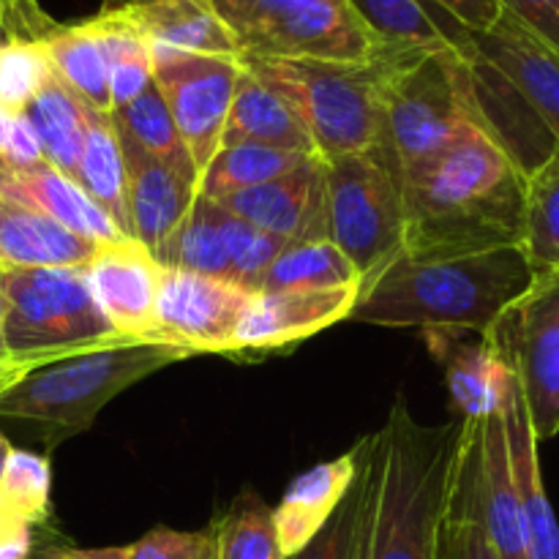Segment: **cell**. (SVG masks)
Segmentation results:
<instances>
[{
	"label": "cell",
	"instance_id": "3",
	"mask_svg": "<svg viewBox=\"0 0 559 559\" xmlns=\"http://www.w3.org/2000/svg\"><path fill=\"white\" fill-rule=\"evenodd\" d=\"M377 435L369 559H437L464 420L420 424L399 393Z\"/></svg>",
	"mask_w": 559,
	"mask_h": 559
},
{
	"label": "cell",
	"instance_id": "12",
	"mask_svg": "<svg viewBox=\"0 0 559 559\" xmlns=\"http://www.w3.org/2000/svg\"><path fill=\"white\" fill-rule=\"evenodd\" d=\"M254 289L224 276L162 267L151 342L173 344L189 355H229Z\"/></svg>",
	"mask_w": 559,
	"mask_h": 559
},
{
	"label": "cell",
	"instance_id": "39",
	"mask_svg": "<svg viewBox=\"0 0 559 559\" xmlns=\"http://www.w3.org/2000/svg\"><path fill=\"white\" fill-rule=\"evenodd\" d=\"M522 249L535 273L559 271V151L527 175Z\"/></svg>",
	"mask_w": 559,
	"mask_h": 559
},
{
	"label": "cell",
	"instance_id": "11",
	"mask_svg": "<svg viewBox=\"0 0 559 559\" xmlns=\"http://www.w3.org/2000/svg\"><path fill=\"white\" fill-rule=\"evenodd\" d=\"M491 336L502 344L522 385L538 440L559 435V271L535 273Z\"/></svg>",
	"mask_w": 559,
	"mask_h": 559
},
{
	"label": "cell",
	"instance_id": "49",
	"mask_svg": "<svg viewBox=\"0 0 559 559\" xmlns=\"http://www.w3.org/2000/svg\"><path fill=\"white\" fill-rule=\"evenodd\" d=\"M11 120H14V115L5 112V109L0 107V153H3L5 136H9V129H11Z\"/></svg>",
	"mask_w": 559,
	"mask_h": 559
},
{
	"label": "cell",
	"instance_id": "48",
	"mask_svg": "<svg viewBox=\"0 0 559 559\" xmlns=\"http://www.w3.org/2000/svg\"><path fill=\"white\" fill-rule=\"evenodd\" d=\"M38 366L27 364V360H16V358H0V396H3L5 391H9L11 385H16V382L22 380V377H27L31 371H36Z\"/></svg>",
	"mask_w": 559,
	"mask_h": 559
},
{
	"label": "cell",
	"instance_id": "25",
	"mask_svg": "<svg viewBox=\"0 0 559 559\" xmlns=\"http://www.w3.org/2000/svg\"><path fill=\"white\" fill-rule=\"evenodd\" d=\"M382 52H440L462 47L469 31L437 20L426 0H347Z\"/></svg>",
	"mask_w": 559,
	"mask_h": 559
},
{
	"label": "cell",
	"instance_id": "28",
	"mask_svg": "<svg viewBox=\"0 0 559 559\" xmlns=\"http://www.w3.org/2000/svg\"><path fill=\"white\" fill-rule=\"evenodd\" d=\"M224 140H254L262 142V145L282 147V151L317 156L314 142H311L309 131L300 123L298 115H295V109L276 91H271L265 82L257 80L246 66L240 71L238 87H235L222 142Z\"/></svg>",
	"mask_w": 559,
	"mask_h": 559
},
{
	"label": "cell",
	"instance_id": "21",
	"mask_svg": "<svg viewBox=\"0 0 559 559\" xmlns=\"http://www.w3.org/2000/svg\"><path fill=\"white\" fill-rule=\"evenodd\" d=\"M355 473H358V445L349 448L344 456L314 464L287 486L282 502L273 508V522H276L284 559L298 555L325 527V522L353 486Z\"/></svg>",
	"mask_w": 559,
	"mask_h": 559
},
{
	"label": "cell",
	"instance_id": "30",
	"mask_svg": "<svg viewBox=\"0 0 559 559\" xmlns=\"http://www.w3.org/2000/svg\"><path fill=\"white\" fill-rule=\"evenodd\" d=\"M314 162H320V158L262 145L254 140H224L211 164L202 169L200 180H197V194L207 197V200H222L235 191L298 173Z\"/></svg>",
	"mask_w": 559,
	"mask_h": 559
},
{
	"label": "cell",
	"instance_id": "36",
	"mask_svg": "<svg viewBox=\"0 0 559 559\" xmlns=\"http://www.w3.org/2000/svg\"><path fill=\"white\" fill-rule=\"evenodd\" d=\"M162 267L205 273V276H229L227 249L216 218V202L197 194L194 205L183 222L173 229L167 240L153 251Z\"/></svg>",
	"mask_w": 559,
	"mask_h": 559
},
{
	"label": "cell",
	"instance_id": "44",
	"mask_svg": "<svg viewBox=\"0 0 559 559\" xmlns=\"http://www.w3.org/2000/svg\"><path fill=\"white\" fill-rule=\"evenodd\" d=\"M513 22L559 58V0H497Z\"/></svg>",
	"mask_w": 559,
	"mask_h": 559
},
{
	"label": "cell",
	"instance_id": "16",
	"mask_svg": "<svg viewBox=\"0 0 559 559\" xmlns=\"http://www.w3.org/2000/svg\"><path fill=\"white\" fill-rule=\"evenodd\" d=\"M469 49L495 66L524 96L559 151V58L502 11L484 33H469Z\"/></svg>",
	"mask_w": 559,
	"mask_h": 559
},
{
	"label": "cell",
	"instance_id": "7",
	"mask_svg": "<svg viewBox=\"0 0 559 559\" xmlns=\"http://www.w3.org/2000/svg\"><path fill=\"white\" fill-rule=\"evenodd\" d=\"M385 147L399 178L451 145L475 120L469 58L459 47L440 52H382Z\"/></svg>",
	"mask_w": 559,
	"mask_h": 559
},
{
	"label": "cell",
	"instance_id": "14",
	"mask_svg": "<svg viewBox=\"0 0 559 559\" xmlns=\"http://www.w3.org/2000/svg\"><path fill=\"white\" fill-rule=\"evenodd\" d=\"M426 344L445 374L448 393L456 418L486 420L502 413L508 388L513 382V364L495 336L462 328H429Z\"/></svg>",
	"mask_w": 559,
	"mask_h": 559
},
{
	"label": "cell",
	"instance_id": "50",
	"mask_svg": "<svg viewBox=\"0 0 559 559\" xmlns=\"http://www.w3.org/2000/svg\"><path fill=\"white\" fill-rule=\"evenodd\" d=\"M9 453H11V442L5 440V435L0 431V478H3V469H5V462H9Z\"/></svg>",
	"mask_w": 559,
	"mask_h": 559
},
{
	"label": "cell",
	"instance_id": "51",
	"mask_svg": "<svg viewBox=\"0 0 559 559\" xmlns=\"http://www.w3.org/2000/svg\"><path fill=\"white\" fill-rule=\"evenodd\" d=\"M0 358H11L5 349V331H3V293H0Z\"/></svg>",
	"mask_w": 559,
	"mask_h": 559
},
{
	"label": "cell",
	"instance_id": "1",
	"mask_svg": "<svg viewBox=\"0 0 559 559\" xmlns=\"http://www.w3.org/2000/svg\"><path fill=\"white\" fill-rule=\"evenodd\" d=\"M404 254L459 257L522 246L527 175L478 123L402 175Z\"/></svg>",
	"mask_w": 559,
	"mask_h": 559
},
{
	"label": "cell",
	"instance_id": "17",
	"mask_svg": "<svg viewBox=\"0 0 559 559\" xmlns=\"http://www.w3.org/2000/svg\"><path fill=\"white\" fill-rule=\"evenodd\" d=\"M213 202H218L233 216L249 222L251 227L262 229L273 238L287 240V243L325 238L322 162Z\"/></svg>",
	"mask_w": 559,
	"mask_h": 559
},
{
	"label": "cell",
	"instance_id": "26",
	"mask_svg": "<svg viewBox=\"0 0 559 559\" xmlns=\"http://www.w3.org/2000/svg\"><path fill=\"white\" fill-rule=\"evenodd\" d=\"M437 559H497L480 506V420H464V440L442 519Z\"/></svg>",
	"mask_w": 559,
	"mask_h": 559
},
{
	"label": "cell",
	"instance_id": "38",
	"mask_svg": "<svg viewBox=\"0 0 559 559\" xmlns=\"http://www.w3.org/2000/svg\"><path fill=\"white\" fill-rule=\"evenodd\" d=\"M211 527L213 559H284L273 508L257 491H240Z\"/></svg>",
	"mask_w": 559,
	"mask_h": 559
},
{
	"label": "cell",
	"instance_id": "4",
	"mask_svg": "<svg viewBox=\"0 0 559 559\" xmlns=\"http://www.w3.org/2000/svg\"><path fill=\"white\" fill-rule=\"evenodd\" d=\"M191 358L162 342H123L91 349L22 377L0 396V420L25 431L38 453L85 435L104 407L145 377Z\"/></svg>",
	"mask_w": 559,
	"mask_h": 559
},
{
	"label": "cell",
	"instance_id": "10",
	"mask_svg": "<svg viewBox=\"0 0 559 559\" xmlns=\"http://www.w3.org/2000/svg\"><path fill=\"white\" fill-rule=\"evenodd\" d=\"M153 82L167 102L197 175L211 164L227 129L243 63L229 55L183 52L151 44Z\"/></svg>",
	"mask_w": 559,
	"mask_h": 559
},
{
	"label": "cell",
	"instance_id": "5",
	"mask_svg": "<svg viewBox=\"0 0 559 559\" xmlns=\"http://www.w3.org/2000/svg\"><path fill=\"white\" fill-rule=\"evenodd\" d=\"M276 91L309 131L320 158L385 145L382 52L369 63L331 60H240Z\"/></svg>",
	"mask_w": 559,
	"mask_h": 559
},
{
	"label": "cell",
	"instance_id": "47",
	"mask_svg": "<svg viewBox=\"0 0 559 559\" xmlns=\"http://www.w3.org/2000/svg\"><path fill=\"white\" fill-rule=\"evenodd\" d=\"M44 538H49L47 530H36L0 513V559H31Z\"/></svg>",
	"mask_w": 559,
	"mask_h": 559
},
{
	"label": "cell",
	"instance_id": "41",
	"mask_svg": "<svg viewBox=\"0 0 559 559\" xmlns=\"http://www.w3.org/2000/svg\"><path fill=\"white\" fill-rule=\"evenodd\" d=\"M216 218H218V229H222L224 249H227L229 276H233V282L254 289L257 278H260L262 273H265V267L276 260V254L287 246V240L273 238V235L251 227L249 222H243V218L224 211L218 202H216Z\"/></svg>",
	"mask_w": 559,
	"mask_h": 559
},
{
	"label": "cell",
	"instance_id": "9",
	"mask_svg": "<svg viewBox=\"0 0 559 559\" xmlns=\"http://www.w3.org/2000/svg\"><path fill=\"white\" fill-rule=\"evenodd\" d=\"M240 60L369 63L382 52L347 0H213Z\"/></svg>",
	"mask_w": 559,
	"mask_h": 559
},
{
	"label": "cell",
	"instance_id": "19",
	"mask_svg": "<svg viewBox=\"0 0 559 559\" xmlns=\"http://www.w3.org/2000/svg\"><path fill=\"white\" fill-rule=\"evenodd\" d=\"M0 194L44 213L91 243L102 246L126 238L74 178L55 169L44 158L27 167H16L0 158Z\"/></svg>",
	"mask_w": 559,
	"mask_h": 559
},
{
	"label": "cell",
	"instance_id": "31",
	"mask_svg": "<svg viewBox=\"0 0 559 559\" xmlns=\"http://www.w3.org/2000/svg\"><path fill=\"white\" fill-rule=\"evenodd\" d=\"M85 109L87 104L55 71L25 109V118L41 142L44 162L69 178H74L85 140Z\"/></svg>",
	"mask_w": 559,
	"mask_h": 559
},
{
	"label": "cell",
	"instance_id": "37",
	"mask_svg": "<svg viewBox=\"0 0 559 559\" xmlns=\"http://www.w3.org/2000/svg\"><path fill=\"white\" fill-rule=\"evenodd\" d=\"M31 559H213V527L183 533V530L153 527L140 540L126 546L82 549L49 535L36 546Z\"/></svg>",
	"mask_w": 559,
	"mask_h": 559
},
{
	"label": "cell",
	"instance_id": "2",
	"mask_svg": "<svg viewBox=\"0 0 559 559\" xmlns=\"http://www.w3.org/2000/svg\"><path fill=\"white\" fill-rule=\"evenodd\" d=\"M522 246L459 257L402 254L360 284L349 322L382 328H462L489 336L533 284Z\"/></svg>",
	"mask_w": 559,
	"mask_h": 559
},
{
	"label": "cell",
	"instance_id": "22",
	"mask_svg": "<svg viewBox=\"0 0 559 559\" xmlns=\"http://www.w3.org/2000/svg\"><path fill=\"white\" fill-rule=\"evenodd\" d=\"M115 5L147 44L240 58L213 0H115Z\"/></svg>",
	"mask_w": 559,
	"mask_h": 559
},
{
	"label": "cell",
	"instance_id": "33",
	"mask_svg": "<svg viewBox=\"0 0 559 559\" xmlns=\"http://www.w3.org/2000/svg\"><path fill=\"white\" fill-rule=\"evenodd\" d=\"M87 22L102 44L104 58H107L112 109L126 107L153 85L151 44L123 20L115 0L104 3L98 14L87 16Z\"/></svg>",
	"mask_w": 559,
	"mask_h": 559
},
{
	"label": "cell",
	"instance_id": "6",
	"mask_svg": "<svg viewBox=\"0 0 559 559\" xmlns=\"http://www.w3.org/2000/svg\"><path fill=\"white\" fill-rule=\"evenodd\" d=\"M3 331L11 358L49 366L123 338L93 298L82 267H0Z\"/></svg>",
	"mask_w": 559,
	"mask_h": 559
},
{
	"label": "cell",
	"instance_id": "35",
	"mask_svg": "<svg viewBox=\"0 0 559 559\" xmlns=\"http://www.w3.org/2000/svg\"><path fill=\"white\" fill-rule=\"evenodd\" d=\"M109 118H112L115 129L123 131L129 140H134L147 156L167 164V167L175 169L180 178H186L189 183L197 186L200 175H197L194 164H191L189 151H186L183 140H180L178 126H175L173 115H169L167 109V102H164V96L158 93L156 82H153L147 91H142L131 104L112 109Z\"/></svg>",
	"mask_w": 559,
	"mask_h": 559
},
{
	"label": "cell",
	"instance_id": "34",
	"mask_svg": "<svg viewBox=\"0 0 559 559\" xmlns=\"http://www.w3.org/2000/svg\"><path fill=\"white\" fill-rule=\"evenodd\" d=\"M360 284V273L328 238L293 240L276 254L254 284V293L322 289Z\"/></svg>",
	"mask_w": 559,
	"mask_h": 559
},
{
	"label": "cell",
	"instance_id": "24",
	"mask_svg": "<svg viewBox=\"0 0 559 559\" xmlns=\"http://www.w3.org/2000/svg\"><path fill=\"white\" fill-rule=\"evenodd\" d=\"M98 243L0 194V267H82Z\"/></svg>",
	"mask_w": 559,
	"mask_h": 559
},
{
	"label": "cell",
	"instance_id": "27",
	"mask_svg": "<svg viewBox=\"0 0 559 559\" xmlns=\"http://www.w3.org/2000/svg\"><path fill=\"white\" fill-rule=\"evenodd\" d=\"M358 445V473L353 486L338 502L325 527L287 559H369L371 508L377 486V435L364 437Z\"/></svg>",
	"mask_w": 559,
	"mask_h": 559
},
{
	"label": "cell",
	"instance_id": "40",
	"mask_svg": "<svg viewBox=\"0 0 559 559\" xmlns=\"http://www.w3.org/2000/svg\"><path fill=\"white\" fill-rule=\"evenodd\" d=\"M0 513L36 530L52 519V467L49 456L31 448H11L0 478Z\"/></svg>",
	"mask_w": 559,
	"mask_h": 559
},
{
	"label": "cell",
	"instance_id": "46",
	"mask_svg": "<svg viewBox=\"0 0 559 559\" xmlns=\"http://www.w3.org/2000/svg\"><path fill=\"white\" fill-rule=\"evenodd\" d=\"M0 158L9 164H16V167H27V164H36L44 158L41 142H38L36 129H33L31 120L25 118V112L14 115V120H11L9 136H5Z\"/></svg>",
	"mask_w": 559,
	"mask_h": 559
},
{
	"label": "cell",
	"instance_id": "15",
	"mask_svg": "<svg viewBox=\"0 0 559 559\" xmlns=\"http://www.w3.org/2000/svg\"><path fill=\"white\" fill-rule=\"evenodd\" d=\"M93 298L123 338L151 342L162 265L136 240L102 243L85 265Z\"/></svg>",
	"mask_w": 559,
	"mask_h": 559
},
{
	"label": "cell",
	"instance_id": "32",
	"mask_svg": "<svg viewBox=\"0 0 559 559\" xmlns=\"http://www.w3.org/2000/svg\"><path fill=\"white\" fill-rule=\"evenodd\" d=\"M55 74L98 112H112L109 96V69L91 22H69L55 27L44 41Z\"/></svg>",
	"mask_w": 559,
	"mask_h": 559
},
{
	"label": "cell",
	"instance_id": "23",
	"mask_svg": "<svg viewBox=\"0 0 559 559\" xmlns=\"http://www.w3.org/2000/svg\"><path fill=\"white\" fill-rule=\"evenodd\" d=\"M480 506L497 559H530L502 413L480 420Z\"/></svg>",
	"mask_w": 559,
	"mask_h": 559
},
{
	"label": "cell",
	"instance_id": "43",
	"mask_svg": "<svg viewBox=\"0 0 559 559\" xmlns=\"http://www.w3.org/2000/svg\"><path fill=\"white\" fill-rule=\"evenodd\" d=\"M58 22L44 11L38 0H0V44L47 41Z\"/></svg>",
	"mask_w": 559,
	"mask_h": 559
},
{
	"label": "cell",
	"instance_id": "8",
	"mask_svg": "<svg viewBox=\"0 0 559 559\" xmlns=\"http://www.w3.org/2000/svg\"><path fill=\"white\" fill-rule=\"evenodd\" d=\"M325 238L358 267L360 284L404 254L402 178L388 147L322 158Z\"/></svg>",
	"mask_w": 559,
	"mask_h": 559
},
{
	"label": "cell",
	"instance_id": "20",
	"mask_svg": "<svg viewBox=\"0 0 559 559\" xmlns=\"http://www.w3.org/2000/svg\"><path fill=\"white\" fill-rule=\"evenodd\" d=\"M502 424H506L513 484H516L519 502H522L530 559H559V524L549 497H546L544 478H540L538 440L530 426L527 404H524L516 374H513L506 404H502Z\"/></svg>",
	"mask_w": 559,
	"mask_h": 559
},
{
	"label": "cell",
	"instance_id": "13",
	"mask_svg": "<svg viewBox=\"0 0 559 559\" xmlns=\"http://www.w3.org/2000/svg\"><path fill=\"white\" fill-rule=\"evenodd\" d=\"M360 284L322 289H276L254 293L229 355H267L328 331L347 320Z\"/></svg>",
	"mask_w": 559,
	"mask_h": 559
},
{
	"label": "cell",
	"instance_id": "18",
	"mask_svg": "<svg viewBox=\"0 0 559 559\" xmlns=\"http://www.w3.org/2000/svg\"><path fill=\"white\" fill-rule=\"evenodd\" d=\"M118 140L123 151L126 211H129L131 238L153 254L191 211L197 200V186L180 178L167 164L147 156L123 131H118Z\"/></svg>",
	"mask_w": 559,
	"mask_h": 559
},
{
	"label": "cell",
	"instance_id": "45",
	"mask_svg": "<svg viewBox=\"0 0 559 559\" xmlns=\"http://www.w3.org/2000/svg\"><path fill=\"white\" fill-rule=\"evenodd\" d=\"M469 33H484L502 16L497 0H426Z\"/></svg>",
	"mask_w": 559,
	"mask_h": 559
},
{
	"label": "cell",
	"instance_id": "42",
	"mask_svg": "<svg viewBox=\"0 0 559 559\" xmlns=\"http://www.w3.org/2000/svg\"><path fill=\"white\" fill-rule=\"evenodd\" d=\"M52 74L47 49L38 41L0 44V107L22 115Z\"/></svg>",
	"mask_w": 559,
	"mask_h": 559
},
{
	"label": "cell",
	"instance_id": "29",
	"mask_svg": "<svg viewBox=\"0 0 559 559\" xmlns=\"http://www.w3.org/2000/svg\"><path fill=\"white\" fill-rule=\"evenodd\" d=\"M74 180L85 189V194L112 218L115 227H118L126 238H131L129 211H126L123 151H120L118 131H115L109 112H98L91 104H87L85 109V140H82Z\"/></svg>",
	"mask_w": 559,
	"mask_h": 559
}]
</instances>
